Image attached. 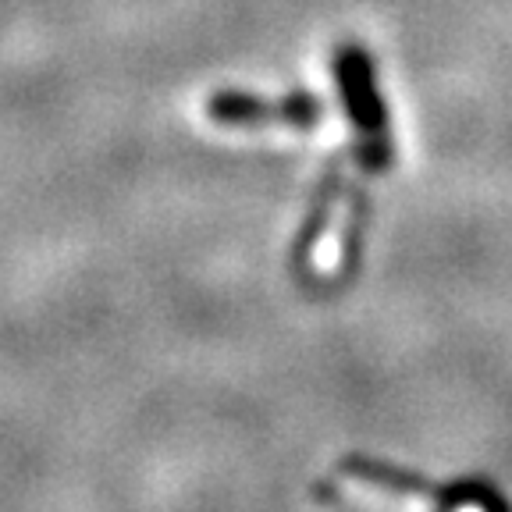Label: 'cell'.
<instances>
[{"label":"cell","instance_id":"6da1fadb","mask_svg":"<svg viewBox=\"0 0 512 512\" xmlns=\"http://www.w3.org/2000/svg\"><path fill=\"white\" fill-rule=\"evenodd\" d=\"M345 473H352V477H360V480H370V484H377V488L434 498L445 512H456V509H463V505H477V509H484V512H512V505L502 498V491L491 488L488 480L431 484V480L416 477V473H409V470H399V466L377 463V459H363V456L345 459Z\"/></svg>","mask_w":512,"mask_h":512},{"label":"cell","instance_id":"7a4b0ae2","mask_svg":"<svg viewBox=\"0 0 512 512\" xmlns=\"http://www.w3.org/2000/svg\"><path fill=\"white\" fill-rule=\"evenodd\" d=\"M338 79L345 82V100H349V111L356 118V125L363 132H374L384 143V111L374 93V68L367 64V57L360 50H349L345 61H338Z\"/></svg>","mask_w":512,"mask_h":512}]
</instances>
